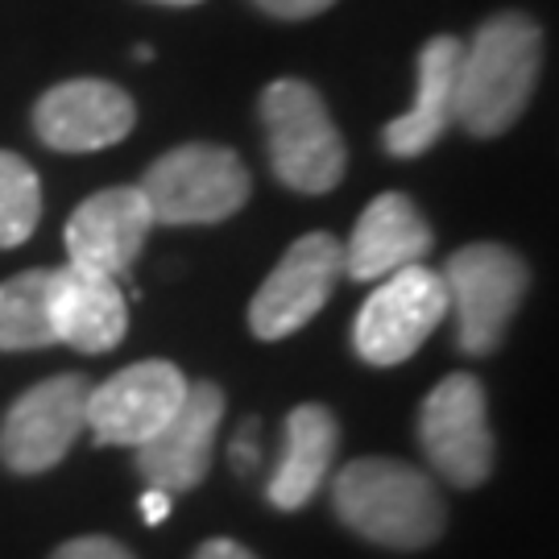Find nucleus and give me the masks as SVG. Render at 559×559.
Instances as JSON below:
<instances>
[{
	"instance_id": "1",
	"label": "nucleus",
	"mask_w": 559,
	"mask_h": 559,
	"mask_svg": "<svg viewBox=\"0 0 559 559\" xmlns=\"http://www.w3.org/2000/svg\"><path fill=\"white\" fill-rule=\"evenodd\" d=\"M543 71V29L519 9H501L464 41L456 75V120L477 141L501 138L526 112Z\"/></svg>"
},
{
	"instance_id": "2",
	"label": "nucleus",
	"mask_w": 559,
	"mask_h": 559,
	"mask_svg": "<svg viewBox=\"0 0 559 559\" xmlns=\"http://www.w3.org/2000/svg\"><path fill=\"white\" fill-rule=\"evenodd\" d=\"M332 510L360 539L390 551H423L443 535L448 510L436 480L415 464L360 456L332 477Z\"/></svg>"
},
{
	"instance_id": "3",
	"label": "nucleus",
	"mask_w": 559,
	"mask_h": 559,
	"mask_svg": "<svg viewBox=\"0 0 559 559\" xmlns=\"http://www.w3.org/2000/svg\"><path fill=\"white\" fill-rule=\"evenodd\" d=\"M261 124L278 182L299 195H323L344 179L348 150L323 96L302 80H274L261 92Z\"/></svg>"
},
{
	"instance_id": "4",
	"label": "nucleus",
	"mask_w": 559,
	"mask_h": 559,
	"mask_svg": "<svg viewBox=\"0 0 559 559\" xmlns=\"http://www.w3.org/2000/svg\"><path fill=\"white\" fill-rule=\"evenodd\" d=\"M440 278L448 290V316H456L460 353L464 357L498 353L531 286L526 261L498 240H477L448 258Z\"/></svg>"
},
{
	"instance_id": "5",
	"label": "nucleus",
	"mask_w": 559,
	"mask_h": 559,
	"mask_svg": "<svg viewBox=\"0 0 559 559\" xmlns=\"http://www.w3.org/2000/svg\"><path fill=\"white\" fill-rule=\"evenodd\" d=\"M138 191L150 203L154 224H221L245 207L253 182L228 145L191 141L162 154L141 175Z\"/></svg>"
},
{
	"instance_id": "6",
	"label": "nucleus",
	"mask_w": 559,
	"mask_h": 559,
	"mask_svg": "<svg viewBox=\"0 0 559 559\" xmlns=\"http://www.w3.org/2000/svg\"><path fill=\"white\" fill-rule=\"evenodd\" d=\"M448 316L443 278L427 265H406L381 278L373 295L360 302L353 323V348L365 365L394 369L411 360Z\"/></svg>"
},
{
	"instance_id": "7",
	"label": "nucleus",
	"mask_w": 559,
	"mask_h": 559,
	"mask_svg": "<svg viewBox=\"0 0 559 559\" xmlns=\"http://www.w3.org/2000/svg\"><path fill=\"white\" fill-rule=\"evenodd\" d=\"M419 443L431 473L456 489H477L493 473V431L485 385L473 373L443 378L419 406Z\"/></svg>"
},
{
	"instance_id": "8",
	"label": "nucleus",
	"mask_w": 559,
	"mask_h": 559,
	"mask_svg": "<svg viewBox=\"0 0 559 559\" xmlns=\"http://www.w3.org/2000/svg\"><path fill=\"white\" fill-rule=\"evenodd\" d=\"M87 394L92 381L83 373H59L29 385L0 419V464L17 477L50 473L80 431H87Z\"/></svg>"
},
{
	"instance_id": "9",
	"label": "nucleus",
	"mask_w": 559,
	"mask_h": 559,
	"mask_svg": "<svg viewBox=\"0 0 559 559\" xmlns=\"http://www.w3.org/2000/svg\"><path fill=\"white\" fill-rule=\"evenodd\" d=\"M344 274V245L332 233H302L249 302L258 340H286L320 316Z\"/></svg>"
},
{
	"instance_id": "10",
	"label": "nucleus",
	"mask_w": 559,
	"mask_h": 559,
	"mask_svg": "<svg viewBox=\"0 0 559 559\" xmlns=\"http://www.w3.org/2000/svg\"><path fill=\"white\" fill-rule=\"evenodd\" d=\"M187 373L170 360H138L92 385L87 394V431L100 448H141L170 423L187 399Z\"/></svg>"
},
{
	"instance_id": "11",
	"label": "nucleus",
	"mask_w": 559,
	"mask_h": 559,
	"mask_svg": "<svg viewBox=\"0 0 559 559\" xmlns=\"http://www.w3.org/2000/svg\"><path fill=\"white\" fill-rule=\"evenodd\" d=\"M224 419V390L216 381H191L187 399L150 443L138 452V473L166 498L195 489L212 468V443Z\"/></svg>"
},
{
	"instance_id": "12",
	"label": "nucleus",
	"mask_w": 559,
	"mask_h": 559,
	"mask_svg": "<svg viewBox=\"0 0 559 559\" xmlns=\"http://www.w3.org/2000/svg\"><path fill=\"white\" fill-rule=\"evenodd\" d=\"M133 124L138 104L124 87L108 80H67L34 104V129L59 154L108 150L129 138Z\"/></svg>"
},
{
	"instance_id": "13",
	"label": "nucleus",
	"mask_w": 559,
	"mask_h": 559,
	"mask_svg": "<svg viewBox=\"0 0 559 559\" xmlns=\"http://www.w3.org/2000/svg\"><path fill=\"white\" fill-rule=\"evenodd\" d=\"M154 228V212L138 187H108L75 207L67 221V265L120 278Z\"/></svg>"
},
{
	"instance_id": "14",
	"label": "nucleus",
	"mask_w": 559,
	"mask_h": 559,
	"mask_svg": "<svg viewBox=\"0 0 559 559\" xmlns=\"http://www.w3.org/2000/svg\"><path fill=\"white\" fill-rule=\"evenodd\" d=\"M344 245V274L353 282H381L399 274L406 265H423L431 253V224L423 221L411 195L402 191H385L360 212L353 224V237L340 240Z\"/></svg>"
},
{
	"instance_id": "15",
	"label": "nucleus",
	"mask_w": 559,
	"mask_h": 559,
	"mask_svg": "<svg viewBox=\"0 0 559 559\" xmlns=\"http://www.w3.org/2000/svg\"><path fill=\"white\" fill-rule=\"evenodd\" d=\"M50 332L55 344L100 357L112 353L129 332V299L120 278L92 274L80 265H62L50 282Z\"/></svg>"
},
{
	"instance_id": "16",
	"label": "nucleus",
	"mask_w": 559,
	"mask_h": 559,
	"mask_svg": "<svg viewBox=\"0 0 559 559\" xmlns=\"http://www.w3.org/2000/svg\"><path fill=\"white\" fill-rule=\"evenodd\" d=\"M460 50H464V41L452 38V34L427 38V46L419 50L415 104L399 120H390L381 129V145H385L390 158H419L436 141H443V133L456 124Z\"/></svg>"
},
{
	"instance_id": "17",
	"label": "nucleus",
	"mask_w": 559,
	"mask_h": 559,
	"mask_svg": "<svg viewBox=\"0 0 559 559\" xmlns=\"http://www.w3.org/2000/svg\"><path fill=\"white\" fill-rule=\"evenodd\" d=\"M340 448V423L336 415L320 402H302L286 415V448L265 485V498L274 510L295 514L307 501L320 493V485L332 473V460Z\"/></svg>"
},
{
	"instance_id": "18",
	"label": "nucleus",
	"mask_w": 559,
	"mask_h": 559,
	"mask_svg": "<svg viewBox=\"0 0 559 559\" xmlns=\"http://www.w3.org/2000/svg\"><path fill=\"white\" fill-rule=\"evenodd\" d=\"M50 282L55 270H21L0 282V353L50 348Z\"/></svg>"
},
{
	"instance_id": "19",
	"label": "nucleus",
	"mask_w": 559,
	"mask_h": 559,
	"mask_svg": "<svg viewBox=\"0 0 559 559\" xmlns=\"http://www.w3.org/2000/svg\"><path fill=\"white\" fill-rule=\"evenodd\" d=\"M41 221V182L29 162L0 150V249H17Z\"/></svg>"
},
{
	"instance_id": "20",
	"label": "nucleus",
	"mask_w": 559,
	"mask_h": 559,
	"mask_svg": "<svg viewBox=\"0 0 559 559\" xmlns=\"http://www.w3.org/2000/svg\"><path fill=\"white\" fill-rule=\"evenodd\" d=\"M50 559H138L124 543L108 539V535H80V539H67Z\"/></svg>"
},
{
	"instance_id": "21",
	"label": "nucleus",
	"mask_w": 559,
	"mask_h": 559,
	"mask_svg": "<svg viewBox=\"0 0 559 559\" xmlns=\"http://www.w3.org/2000/svg\"><path fill=\"white\" fill-rule=\"evenodd\" d=\"M261 13H270V17L278 21H307V17H320L328 13L336 0H253Z\"/></svg>"
},
{
	"instance_id": "22",
	"label": "nucleus",
	"mask_w": 559,
	"mask_h": 559,
	"mask_svg": "<svg viewBox=\"0 0 559 559\" xmlns=\"http://www.w3.org/2000/svg\"><path fill=\"white\" fill-rule=\"evenodd\" d=\"M233 464L245 468V473L258 468V419H249L245 427H240L237 443H233Z\"/></svg>"
},
{
	"instance_id": "23",
	"label": "nucleus",
	"mask_w": 559,
	"mask_h": 559,
	"mask_svg": "<svg viewBox=\"0 0 559 559\" xmlns=\"http://www.w3.org/2000/svg\"><path fill=\"white\" fill-rule=\"evenodd\" d=\"M191 559H258V556L237 539H207Z\"/></svg>"
},
{
	"instance_id": "24",
	"label": "nucleus",
	"mask_w": 559,
	"mask_h": 559,
	"mask_svg": "<svg viewBox=\"0 0 559 559\" xmlns=\"http://www.w3.org/2000/svg\"><path fill=\"white\" fill-rule=\"evenodd\" d=\"M138 506H141V522H150V526L166 522V514H170V498H166V493H158V489H145Z\"/></svg>"
},
{
	"instance_id": "25",
	"label": "nucleus",
	"mask_w": 559,
	"mask_h": 559,
	"mask_svg": "<svg viewBox=\"0 0 559 559\" xmlns=\"http://www.w3.org/2000/svg\"><path fill=\"white\" fill-rule=\"evenodd\" d=\"M154 4H175V9H187V4H200V0H154Z\"/></svg>"
}]
</instances>
